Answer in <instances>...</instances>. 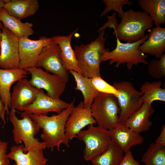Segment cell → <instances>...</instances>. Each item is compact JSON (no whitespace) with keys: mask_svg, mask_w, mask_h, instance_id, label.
Returning a JSON list of instances; mask_svg holds the SVG:
<instances>
[{"mask_svg":"<svg viewBox=\"0 0 165 165\" xmlns=\"http://www.w3.org/2000/svg\"><path fill=\"white\" fill-rule=\"evenodd\" d=\"M148 37V34H146L143 38L133 43H122L116 38V48L104 55L102 62L109 60V64L111 65L116 63V68L121 64L126 63L127 68L129 70L132 69L133 65L139 63L148 65V62L146 59L148 56L142 53L139 48Z\"/></svg>","mask_w":165,"mask_h":165,"instance_id":"5b68a950","label":"cell"},{"mask_svg":"<svg viewBox=\"0 0 165 165\" xmlns=\"http://www.w3.org/2000/svg\"><path fill=\"white\" fill-rule=\"evenodd\" d=\"M75 101L74 98L67 108L57 115L49 116L46 114H29L42 129L41 138L43 141L47 143V148H50L51 151L53 150L55 147L59 151L62 143L68 147L69 146L70 141L65 135V125L68 118L75 106Z\"/></svg>","mask_w":165,"mask_h":165,"instance_id":"6da1fadb","label":"cell"},{"mask_svg":"<svg viewBox=\"0 0 165 165\" xmlns=\"http://www.w3.org/2000/svg\"><path fill=\"white\" fill-rule=\"evenodd\" d=\"M76 82L75 89L82 93L83 97V105L85 108H90L91 104L99 93L94 86L92 78L86 77L76 72L69 71Z\"/></svg>","mask_w":165,"mask_h":165,"instance_id":"cb8c5ba5","label":"cell"},{"mask_svg":"<svg viewBox=\"0 0 165 165\" xmlns=\"http://www.w3.org/2000/svg\"><path fill=\"white\" fill-rule=\"evenodd\" d=\"M3 26V24L1 21L0 20V53L1 49V44L2 40V29Z\"/></svg>","mask_w":165,"mask_h":165,"instance_id":"74e56055","label":"cell"},{"mask_svg":"<svg viewBox=\"0 0 165 165\" xmlns=\"http://www.w3.org/2000/svg\"><path fill=\"white\" fill-rule=\"evenodd\" d=\"M78 29L77 28L72 31L68 35L53 36L52 37L60 47L61 58L67 70H72L81 74L74 50L71 45L72 38L77 32Z\"/></svg>","mask_w":165,"mask_h":165,"instance_id":"d6986e66","label":"cell"},{"mask_svg":"<svg viewBox=\"0 0 165 165\" xmlns=\"http://www.w3.org/2000/svg\"><path fill=\"white\" fill-rule=\"evenodd\" d=\"M161 81L145 82L140 88L143 102L152 104L154 101H165V89L161 87Z\"/></svg>","mask_w":165,"mask_h":165,"instance_id":"4316f807","label":"cell"},{"mask_svg":"<svg viewBox=\"0 0 165 165\" xmlns=\"http://www.w3.org/2000/svg\"><path fill=\"white\" fill-rule=\"evenodd\" d=\"M31 75L29 82L35 87L45 90L46 94L59 99L66 87V83L59 76L35 66L25 69Z\"/></svg>","mask_w":165,"mask_h":165,"instance_id":"9c48e42d","label":"cell"},{"mask_svg":"<svg viewBox=\"0 0 165 165\" xmlns=\"http://www.w3.org/2000/svg\"><path fill=\"white\" fill-rule=\"evenodd\" d=\"M61 53L59 46L53 40L42 49L35 67L42 68L47 72L59 76L66 83L69 80V74L63 64Z\"/></svg>","mask_w":165,"mask_h":165,"instance_id":"30bf717a","label":"cell"},{"mask_svg":"<svg viewBox=\"0 0 165 165\" xmlns=\"http://www.w3.org/2000/svg\"><path fill=\"white\" fill-rule=\"evenodd\" d=\"M120 23L114 29L113 34L120 41L133 43L143 38L145 31L152 28L153 21L143 11L130 9L124 11Z\"/></svg>","mask_w":165,"mask_h":165,"instance_id":"3957f363","label":"cell"},{"mask_svg":"<svg viewBox=\"0 0 165 165\" xmlns=\"http://www.w3.org/2000/svg\"><path fill=\"white\" fill-rule=\"evenodd\" d=\"M96 123L93 118L90 108L84 107L80 101L75 106L67 119L65 125V135L69 140L76 138L78 134L85 127L94 125Z\"/></svg>","mask_w":165,"mask_h":165,"instance_id":"4fadbf2b","label":"cell"},{"mask_svg":"<svg viewBox=\"0 0 165 165\" xmlns=\"http://www.w3.org/2000/svg\"><path fill=\"white\" fill-rule=\"evenodd\" d=\"M69 104L60 99L50 97L40 89L34 101L20 111L35 115L46 114L50 112L58 114L67 108Z\"/></svg>","mask_w":165,"mask_h":165,"instance_id":"5bb4252c","label":"cell"},{"mask_svg":"<svg viewBox=\"0 0 165 165\" xmlns=\"http://www.w3.org/2000/svg\"><path fill=\"white\" fill-rule=\"evenodd\" d=\"M19 38L3 26L0 53V68L11 69L18 68L20 58Z\"/></svg>","mask_w":165,"mask_h":165,"instance_id":"7c38bea8","label":"cell"},{"mask_svg":"<svg viewBox=\"0 0 165 165\" xmlns=\"http://www.w3.org/2000/svg\"><path fill=\"white\" fill-rule=\"evenodd\" d=\"M53 40L51 37H40L33 40L28 37L19 38L20 62L18 68H25L35 66L38 58L43 48Z\"/></svg>","mask_w":165,"mask_h":165,"instance_id":"8fae6325","label":"cell"},{"mask_svg":"<svg viewBox=\"0 0 165 165\" xmlns=\"http://www.w3.org/2000/svg\"><path fill=\"white\" fill-rule=\"evenodd\" d=\"M116 14L115 13H113L110 16H108V21L104 25L100 28L98 31H99L102 29H105L107 27H109L110 28H113L115 29L118 24L116 19Z\"/></svg>","mask_w":165,"mask_h":165,"instance_id":"836d02e7","label":"cell"},{"mask_svg":"<svg viewBox=\"0 0 165 165\" xmlns=\"http://www.w3.org/2000/svg\"><path fill=\"white\" fill-rule=\"evenodd\" d=\"M92 83L97 90L99 93L111 94L115 97L119 94L118 91L103 79L101 77H97L92 78Z\"/></svg>","mask_w":165,"mask_h":165,"instance_id":"4dcf8cb0","label":"cell"},{"mask_svg":"<svg viewBox=\"0 0 165 165\" xmlns=\"http://www.w3.org/2000/svg\"><path fill=\"white\" fill-rule=\"evenodd\" d=\"M141 161L144 165H165V149L152 143L143 154Z\"/></svg>","mask_w":165,"mask_h":165,"instance_id":"83f0119b","label":"cell"},{"mask_svg":"<svg viewBox=\"0 0 165 165\" xmlns=\"http://www.w3.org/2000/svg\"><path fill=\"white\" fill-rule=\"evenodd\" d=\"M110 131L112 140L125 153L130 150L131 147L141 145L144 141L140 133L130 129L125 123L119 124Z\"/></svg>","mask_w":165,"mask_h":165,"instance_id":"ac0fdd59","label":"cell"},{"mask_svg":"<svg viewBox=\"0 0 165 165\" xmlns=\"http://www.w3.org/2000/svg\"><path fill=\"white\" fill-rule=\"evenodd\" d=\"M24 145L21 144L14 145L7 153L9 159L15 162L14 165H46L48 160L44 155L42 147H36L24 153Z\"/></svg>","mask_w":165,"mask_h":165,"instance_id":"e0dca14e","label":"cell"},{"mask_svg":"<svg viewBox=\"0 0 165 165\" xmlns=\"http://www.w3.org/2000/svg\"><path fill=\"white\" fill-rule=\"evenodd\" d=\"M105 29L99 31L95 40L86 45L75 46L74 52L81 74L84 77L92 78L101 77L100 65L104 55L109 52L105 44L106 37Z\"/></svg>","mask_w":165,"mask_h":165,"instance_id":"7a4b0ae2","label":"cell"},{"mask_svg":"<svg viewBox=\"0 0 165 165\" xmlns=\"http://www.w3.org/2000/svg\"><path fill=\"white\" fill-rule=\"evenodd\" d=\"M6 112V108L0 98V119H1L4 123H5V115Z\"/></svg>","mask_w":165,"mask_h":165,"instance_id":"d590c367","label":"cell"},{"mask_svg":"<svg viewBox=\"0 0 165 165\" xmlns=\"http://www.w3.org/2000/svg\"><path fill=\"white\" fill-rule=\"evenodd\" d=\"M76 138L85 143L84 157L86 161H91L105 152L112 141L110 130L94 125H89L87 129L82 130Z\"/></svg>","mask_w":165,"mask_h":165,"instance_id":"ba28073f","label":"cell"},{"mask_svg":"<svg viewBox=\"0 0 165 165\" xmlns=\"http://www.w3.org/2000/svg\"><path fill=\"white\" fill-rule=\"evenodd\" d=\"M154 112L152 104L143 102L141 107L129 118L125 123L130 129L139 133L147 131L152 124L149 117Z\"/></svg>","mask_w":165,"mask_h":165,"instance_id":"44dd1931","label":"cell"},{"mask_svg":"<svg viewBox=\"0 0 165 165\" xmlns=\"http://www.w3.org/2000/svg\"><path fill=\"white\" fill-rule=\"evenodd\" d=\"M29 73L25 69L17 68L11 69L0 68V98L9 114L10 108L11 87L15 82L26 78Z\"/></svg>","mask_w":165,"mask_h":165,"instance_id":"2e32d148","label":"cell"},{"mask_svg":"<svg viewBox=\"0 0 165 165\" xmlns=\"http://www.w3.org/2000/svg\"><path fill=\"white\" fill-rule=\"evenodd\" d=\"M0 20L4 27L19 38L28 37L34 32L32 23L22 22L19 19L9 15L4 8L0 11Z\"/></svg>","mask_w":165,"mask_h":165,"instance_id":"7402d4cb","label":"cell"},{"mask_svg":"<svg viewBox=\"0 0 165 165\" xmlns=\"http://www.w3.org/2000/svg\"><path fill=\"white\" fill-rule=\"evenodd\" d=\"M138 4L156 27L165 23V0H139Z\"/></svg>","mask_w":165,"mask_h":165,"instance_id":"d4e9b609","label":"cell"},{"mask_svg":"<svg viewBox=\"0 0 165 165\" xmlns=\"http://www.w3.org/2000/svg\"><path fill=\"white\" fill-rule=\"evenodd\" d=\"M90 109L97 126L111 130L118 125L120 109L117 98L114 95L99 93Z\"/></svg>","mask_w":165,"mask_h":165,"instance_id":"8992f818","label":"cell"},{"mask_svg":"<svg viewBox=\"0 0 165 165\" xmlns=\"http://www.w3.org/2000/svg\"><path fill=\"white\" fill-rule=\"evenodd\" d=\"M122 160L119 165H144L141 164L133 157L130 150L125 153Z\"/></svg>","mask_w":165,"mask_h":165,"instance_id":"d6a6232c","label":"cell"},{"mask_svg":"<svg viewBox=\"0 0 165 165\" xmlns=\"http://www.w3.org/2000/svg\"><path fill=\"white\" fill-rule=\"evenodd\" d=\"M39 7L37 0H9L3 8L9 15L22 20L34 15Z\"/></svg>","mask_w":165,"mask_h":165,"instance_id":"603a6c76","label":"cell"},{"mask_svg":"<svg viewBox=\"0 0 165 165\" xmlns=\"http://www.w3.org/2000/svg\"><path fill=\"white\" fill-rule=\"evenodd\" d=\"M102 2L105 5V7L100 15L103 17L111 11L117 12L119 16L121 18L124 11L122 9V6L125 4L130 5L133 3L128 0H103Z\"/></svg>","mask_w":165,"mask_h":165,"instance_id":"f546056e","label":"cell"},{"mask_svg":"<svg viewBox=\"0 0 165 165\" xmlns=\"http://www.w3.org/2000/svg\"><path fill=\"white\" fill-rule=\"evenodd\" d=\"M9 0H0V11L3 8L4 5Z\"/></svg>","mask_w":165,"mask_h":165,"instance_id":"8d00e7d4","label":"cell"},{"mask_svg":"<svg viewBox=\"0 0 165 165\" xmlns=\"http://www.w3.org/2000/svg\"><path fill=\"white\" fill-rule=\"evenodd\" d=\"M8 143L0 140V165H9L10 159L7 156Z\"/></svg>","mask_w":165,"mask_h":165,"instance_id":"1f68e13d","label":"cell"},{"mask_svg":"<svg viewBox=\"0 0 165 165\" xmlns=\"http://www.w3.org/2000/svg\"><path fill=\"white\" fill-rule=\"evenodd\" d=\"M139 49L144 54L159 59L165 51V28L160 26L152 28L148 39L140 46Z\"/></svg>","mask_w":165,"mask_h":165,"instance_id":"ffe728a7","label":"cell"},{"mask_svg":"<svg viewBox=\"0 0 165 165\" xmlns=\"http://www.w3.org/2000/svg\"><path fill=\"white\" fill-rule=\"evenodd\" d=\"M112 86L120 93L116 97L120 109L119 124L125 123L142 106L143 103V93L137 90L129 81L115 82Z\"/></svg>","mask_w":165,"mask_h":165,"instance_id":"52a82bcc","label":"cell"},{"mask_svg":"<svg viewBox=\"0 0 165 165\" xmlns=\"http://www.w3.org/2000/svg\"><path fill=\"white\" fill-rule=\"evenodd\" d=\"M9 119L12 124L14 141L16 145L24 144L23 149L24 153L36 147H42L45 149L47 144L44 141L40 142L35 137L40 128L37 123L30 116L29 114L23 112L21 114L22 119L18 118L15 113V109L11 108Z\"/></svg>","mask_w":165,"mask_h":165,"instance_id":"277c9868","label":"cell"},{"mask_svg":"<svg viewBox=\"0 0 165 165\" xmlns=\"http://www.w3.org/2000/svg\"><path fill=\"white\" fill-rule=\"evenodd\" d=\"M123 151L112 140L108 148L91 160L93 165H119L123 156Z\"/></svg>","mask_w":165,"mask_h":165,"instance_id":"484cf974","label":"cell"},{"mask_svg":"<svg viewBox=\"0 0 165 165\" xmlns=\"http://www.w3.org/2000/svg\"><path fill=\"white\" fill-rule=\"evenodd\" d=\"M39 90L32 86L26 78L18 81L11 93L10 108L20 111L29 106L35 99Z\"/></svg>","mask_w":165,"mask_h":165,"instance_id":"9a60e30c","label":"cell"},{"mask_svg":"<svg viewBox=\"0 0 165 165\" xmlns=\"http://www.w3.org/2000/svg\"><path fill=\"white\" fill-rule=\"evenodd\" d=\"M148 73L152 77L161 79L165 76V53H163L159 60L151 61L148 64Z\"/></svg>","mask_w":165,"mask_h":165,"instance_id":"f1b7e54d","label":"cell"},{"mask_svg":"<svg viewBox=\"0 0 165 165\" xmlns=\"http://www.w3.org/2000/svg\"><path fill=\"white\" fill-rule=\"evenodd\" d=\"M156 144L163 147L165 146V125H163L161 129L159 136L157 138L154 142Z\"/></svg>","mask_w":165,"mask_h":165,"instance_id":"e575fe53","label":"cell"}]
</instances>
